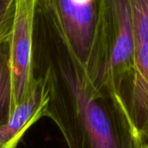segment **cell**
I'll list each match as a JSON object with an SVG mask.
<instances>
[{
	"label": "cell",
	"mask_w": 148,
	"mask_h": 148,
	"mask_svg": "<svg viewBox=\"0 0 148 148\" xmlns=\"http://www.w3.org/2000/svg\"><path fill=\"white\" fill-rule=\"evenodd\" d=\"M35 74L49 93L45 116L57 125L69 148H143L113 90L96 88L69 56L53 49L35 57Z\"/></svg>",
	"instance_id": "6da1fadb"
},
{
	"label": "cell",
	"mask_w": 148,
	"mask_h": 148,
	"mask_svg": "<svg viewBox=\"0 0 148 148\" xmlns=\"http://www.w3.org/2000/svg\"><path fill=\"white\" fill-rule=\"evenodd\" d=\"M93 84L96 88L108 85L130 119L148 115V84L136 63L129 0H104Z\"/></svg>",
	"instance_id": "7a4b0ae2"
},
{
	"label": "cell",
	"mask_w": 148,
	"mask_h": 148,
	"mask_svg": "<svg viewBox=\"0 0 148 148\" xmlns=\"http://www.w3.org/2000/svg\"><path fill=\"white\" fill-rule=\"evenodd\" d=\"M104 0H37L54 36V49L79 64L94 82Z\"/></svg>",
	"instance_id": "3957f363"
},
{
	"label": "cell",
	"mask_w": 148,
	"mask_h": 148,
	"mask_svg": "<svg viewBox=\"0 0 148 148\" xmlns=\"http://www.w3.org/2000/svg\"><path fill=\"white\" fill-rule=\"evenodd\" d=\"M37 0H15L14 19L9 38L10 65L16 108L32 94L35 74V20Z\"/></svg>",
	"instance_id": "277c9868"
},
{
	"label": "cell",
	"mask_w": 148,
	"mask_h": 148,
	"mask_svg": "<svg viewBox=\"0 0 148 148\" xmlns=\"http://www.w3.org/2000/svg\"><path fill=\"white\" fill-rule=\"evenodd\" d=\"M36 78V85L29 97L15 109L6 122L0 124V148H16L26 131L45 116L49 93L45 81L39 75Z\"/></svg>",
	"instance_id": "5b68a950"
},
{
	"label": "cell",
	"mask_w": 148,
	"mask_h": 148,
	"mask_svg": "<svg viewBox=\"0 0 148 148\" xmlns=\"http://www.w3.org/2000/svg\"><path fill=\"white\" fill-rule=\"evenodd\" d=\"M132 10L136 63L148 84V0H129Z\"/></svg>",
	"instance_id": "8992f818"
},
{
	"label": "cell",
	"mask_w": 148,
	"mask_h": 148,
	"mask_svg": "<svg viewBox=\"0 0 148 148\" xmlns=\"http://www.w3.org/2000/svg\"><path fill=\"white\" fill-rule=\"evenodd\" d=\"M15 109L8 39L0 43V124L6 122Z\"/></svg>",
	"instance_id": "52a82bcc"
},
{
	"label": "cell",
	"mask_w": 148,
	"mask_h": 148,
	"mask_svg": "<svg viewBox=\"0 0 148 148\" xmlns=\"http://www.w3.org/2000/svg\"><path fill=\"white\" fill-rule=\"evenodd\" d=\"M14 8H7L0 4V43L7 41L12 29L14 19Z\"/></svg>",
	"instance_id": "ba28073f"
},
{
	"label": "cell",
	"mask_w": 148,
	"mask_h": 148,
	"mask_svg": "<svg viewBox=\"0 0 148 148\" xmlns=\"http://www.w3.org/2000/svg\"><path fill=\"white\" fill-rule=\"evenodd\" d=\"M0 4H2L4 7L10 8V7L14 6L15 0H0Z\"/></svg>",
	"instance_id": "9c48e42d"
},
{
	"label": "cell",
	"mask_w": 148,
	"mask_h": 148,
	"mask_svg": "<svg viewBox=\"0 0 148 148\" xmlns=\"http://www.w3.org/2000/svg\"><path fill=\"white\" fill-rule=\"evenodd\" d=\"M143 148H148V143H147V144H146V145H145V146L143 147Z\"/></svg>",
	"instance_id": "30bf717a"
}]
</instances>
